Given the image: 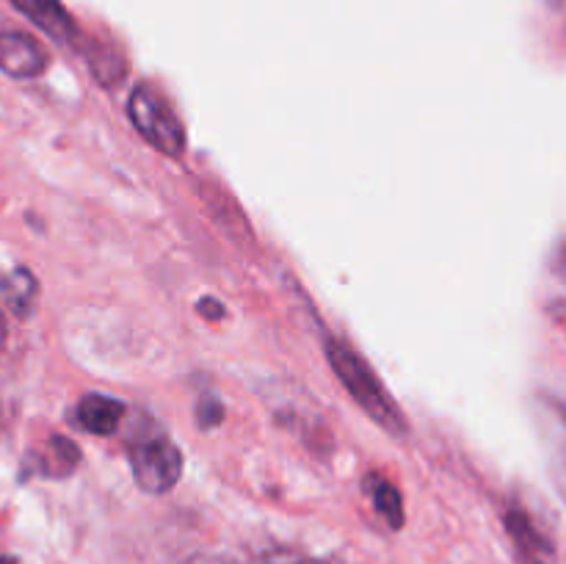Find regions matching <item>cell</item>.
Listing matches in <instances>:
<instances>
[{
	"instance_id": "cell-4",
	"label": "cell",
	"mask_w": 566,
	"mask_h": 564,
	"mask_svg": "<svg viewBox=\"0 0 566 564\" xmlns=\"http://www.w3.org/2000/svg\"><path fill=\"white\" fill-rule=\"evenodd\" d=\"M534 420L547 448V464L556 487L566 498V407L553 398L539 396L534 404Z\"/></svg>"
},
{
	"instance_id": "cell-5",
	"label": "cell",
	"mask_w": 566,
	"mask_h": 564,
	"mask_svg": "<svg viewBox=\"0 0 566 564\" xmlns=\"http://www.w3.org/2000/svg\"><path fill=\"white\" fill-rule=\"evenodd\" d=\"M48 66L42 44L25 31H0V70L11 77H39Z\"/></svg>"
},
{
	"instance_id": "cell-11",
	"label": "cell",
	"mask_w": 566,
	"mask_h": 564,
	"mask_svg": "<svg viewBox=\"0 0 566 564\" xmlns=\"http://www.w3.org/2000/svg\"><path fill=\"white\" fill-rule=\"evenodd\" d=\"M77 464H81V451H77L75 442L59 435L50 437L48 453L42 457L39 470H42L44 476H53V479H64V476L75 473Z\"/></svg>"
},
{
	"instance_id": "cell-19",
	"label": "cell",
	"mask_w": 566,
	"mask_h": 564,
	"mask_svg": "<svg viewBox=\"0 0 566 564\" xmlns=\"http://www.w3.org/2000/svg\"><path fill=\"white\" fill-rule=\"evenodd\" d=\"M298 564H324V562H310V558H307V562H298Z\"/></svg>"
},
{
	"instance_id": "cell-17",
	"label": "cell",
	"mask_w": 566,
	"mask_h": 564,
	"mask_svg": "<svg viewBox=\"0 0 566 564\" xmlns=\"http://www.w3.org/2000/svg\"><path fill=\"white\" fill-rule=\"evenodd\" d=\"M6 341H9V324H6V315L0 310V348L6 346Z\"/></svg>"
},
{
	"instance_id": "cell-16",
	"label": "cell",
	"mask_w": 566,
	"mask_h": 564,
	"mask_svg": "<svg viewBox=\"0 0 566 564\" xmlns=\"http://www.w3.org/2000/svg\"><path fill=\"white\" fill-rule=\"evenodd\" d=\"M553 271H556V274L566 282V243L556 254H553Z\"/></svg>"
},
{
	"instance_id": "cell-10",
	"label": "cell",
	"mask_w": 566,
	"mask_h": 564,
	"mask_svg": "<svg viewBox=\"0 0 566 564\" xmlns=\"http://www.w3.org/2000/svg\"><path fill=\"white\" fill-rule=\"evenodd\" d=\"M365 492H370L374 498V506L381 518L387 520L390 529H401L403 525V501L401 492L392 481L381 479V476H365Z\"/></svg>"
},
{
	"instance_id": "cell-6",
	"label": "cell",
	"mask_w": 566,
	"mask_h": 564,
	"mask_svg": "<svg viewBox=\"0 0 566 564\" xmlns=\"http://www.w3.org/2000/svg\"><path fill=\"white\" fill-rule=\"evenodd\" d=\"M503 523H506L509 536H512V545L520 564H553L556 547H553V542L536 529L534 520L528 518V512H523L520 506H512L506 512V518H503Z\"/></svg>"
},
{
	"instance_id": "cell-7",
	"label": "cell",
	"mask_w": 566,
	"mask_h": 564,
	"mask_svg": "<svg viewBox=\"0 0 566 564\" xmlns=\"http://www.w3.org/2000/svg\"><path fill=\"white\" fill-rule=\"evenodd\" d=\"M11 3L28 22H33L53 42L72 44L77 39L75 20H72L70 11L59 0H11Z\"/></svg>"
},
{
	"instance_id": "cell-2",
	"label": "cell",
	"mask_w": 566,
	"mask_h": 564,
	"mask_svg": "<svg viewBox=\"0 0 566 564\" xmlns=\"http://www.w3.org/2000/svg\"><path fill=\"white\" fill-rule=\"evenodd\" d=\"M127 459L136 484L149 495H164L182 476V451L155 420L133 431L127 440Z\"/></svg>"
},
{
	"instance_id": "cell-3",
	"label": "cell",
	"mask_w": 566,
	"mask_h": 564,
	"mask_svg": "<svg viewBox=\"0 0 566 564\" xmlns=\"http://www.w3.org/2000/svg\"><path fill=\"white\" fill-rule=\"evenodd\" d=\"M127 116H130L133 127L142 133L144 142L153 144L158 153L175 155V158L186 153V127H182L175 108L155 88H133L130 100H127Z\"/></svg>"
},
{
	"instance_id": "cell-8",
	"label": "cell",
	"mask_w": 566,
	"mask_h": 564,
	"mask_svg": "<svg viewBox=\"0 0 566 564\" xmlns=\"http://www.w3.org/2000/svg\"><path fill=\"white\" fill-rule=\"evenodd\" d=\"M77 424L92 435H114L119 429L122 418H125V404L116 398L103 396V393H86L75 407Z\"/></svg>"
},
{
	"instance_id": "cell-15",
	"label": "cell",
	"mask_w": 566,
	"mask_h": 564,
	"mask_svg": "<svg viewBox=\"0 0 566 564\" xmlns=\"http://www.w3.org/2000/svg\"><path fill=\"white\" fill-rule=\"evenodd\" d=\"M186 564H243V562H235V558H227V556H193L188 558Z\"/></svg>"
},
{
	"instance_id": "cell-13",
	"label": "cell",
	"mask_w": 566,
	"mask_h": 564,
	"mask_svg": "<svg viewBox=\"0 0 566 564\" xmlns=\"http://www.w3.org/2000/svg\"><path fill=\"white\" fill-rule=\"evenodd\" d=\"M221 415H224V409H221V404L216 401V398H202V401H199L197 418L202 429H213L216 424H221Z\"/></svg>"
},
{
	"instance_id": "cell-14",
	"label": "cell",
	"mask_w": 566,
	"mask_h": 564,
	"mask_svg": "<svg viewBox=\"0 0 566 564\" xmlns=\"http://www.w3.org/2000/svg\"><path fill=\"white\" fill-rule=\"evenodd\" d=\"M197 313L202 315V318L216 321V318H221V315H224V304H221L219 299H213V296H202V299H199V304H197Z\"/></svg>"
},
{
	"instance_id": "cell-1",
	"label": "cell",
	"mask_w": 566,
	"mask_h": 564,
	"mask_svg": "<svg viewBox=\"0 0 566 564\" xmlns=\"http://www.w3.org/2000/svg\"><path fill=\"white\" fill-rule=\"evenodd\" d=\"M326 359H329L332 370L340 379V385L348 390V396L359 404V409L379 429H385L392 437L409 435V420L403 418L401 407L392 401L387 387L374 374V368L352 346H346L340 341H326Z\"/></svg>"
},
{
	"instance_id": "cell-18",
	"label": "cell",
	"mask_w": 566,
	"mask_h": 564,
	"mask_svg": "<svg viewBox=\"0 0 566 564\" xmlns=\"http://www.w3.org/2000/svg\"><path fill=\"white\" fill-rule=\"evenodd\" d=\"M0 564H17L14 556H0Z\"/></svg>"
},
{
	"instance_id": "cell-12",
	"label": "cell",
	"mask_w": 566,
	"mask_h": 564,
	"mask_svg": "<svg viewBox=\"0 0 566 564\" xmlns=\"http://www.w3.org/2000/svg\"><path fill=\"white\" fill-rule=\"evenodd\" d=\"M88 64H92V72L99 81V86H119L127 75L125 59L108 48H99L97 53L88 55Z\"/></svg>"
},
{
	"instance_id": "cell-9",
	"label": "cell",
	"mask_w": 566,
	"mask_h": 564,
	"mask_svg": "<svg viewBox=\"0 0 566 564\" xmlns=\"http://www.w3.org/2000/svg\"><path fill=\"white\" fill-rule=\"evenodd\" d=\"M36 293H39L36 276H33L28 269H14L11 274H6L3 280H0V296H3V302L9 304L11 313H17L20 318H25V315L33 310Z\"/></svg>"
}]
</instances>
